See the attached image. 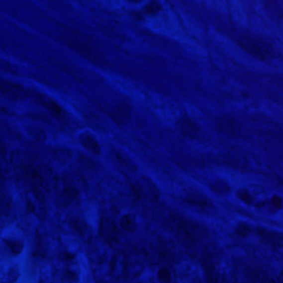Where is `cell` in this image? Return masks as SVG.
Returning <instances> with one entry per match:
<instances>
[{"label":"cell","mask_w":283,"mask_h":283,"mask_svg":"<svg viewBox=\"0 0 283 283\" xmlns=\"http://www.w3.org/2000/svg\"><path fill=\"white\" fill-rule=\"evenodd\" d=\"M158 279L161 281V283H170L171 280V274L170 271L166 268H161V270L159 271Z\"/></svg>","instance_id":"9c48e42d"},{"label":"cell","mask_w":283,"mask_h":283,"mask_svg":"<svg viewBox=\"0 0 283 283\" xmlns=\"http://www.w3.org/2000/svg\"><path fill=\"white\" fill-rule=\"evenodd\" d=\"M178 126L183 135L189 138L194 139L198 135V126L193 119L187 116L181 118L178 122Z\"/></svg>","instance_id":"3957f363"},{"label":"cell","mask_w":283,"mask_h":283,"mask_svg":"<svg viewBox=\"0 0 283 283\" xmlns=\"http://www.w3.org/2000/svg\"><path fill=\"white\" fill-rule=\"evenodd\" d=\"M129 1L133 2H140V1H142V0H129Z\"/></svg>","instance_id":"7c38bea8"},{"label":"cell","mask_w":283,"mask_h":283,"mask_svg":"<svg viewBox=\"0 0 283 283\" xmlns=\"http://www.w3.org/2000/svg\"><path fill=\"white\" fill-rule=\"evenodd\" d=\"M120 224L123 229H125L126 232L133 233L137 229V223L135 220V217L131 213H127L122 216L120 218Z\"/></svg>","instance_id":"8992f818"},{"label":"cell","mask_w":283,"mask_h":283,"mask_svg":"<svg viewBox=\"0 0 283 283\" xmlns=\"http://www.w3.org/2000/svg\"><path fill=\"white\" fill-rule=\"evenodd\" d=\"M79 141H80V143L92 153L95 154V155L100 153V145L92 134H88V133L81 134L79 137Z\"/></svg>","instance_id":"5b68a950"},{"label":"cell","mask_w":283,"mask_h":283,"mask_svg":"<svg viewBox=\"0 0 283 283\" xmlns=\"http://www.w3.org/2000/svg\"><path fill=\"white\" fill-rule=\"evenodd\" d=\"M100 233L105 242L113 243L116 238V228L112 221L107 218H103L100 221Z\"/></svg>","instance_id":"277c9868"},{"label":"cell","mask_w":283,"mask_h":283,"mask_svg":"<svg viewBox=\"0 0 283 283\" xmlns=\"http://www.w3.org/2000/svg\"><path fill=\"white\" fill-rule=\"evenodd\" d=\"M77 196H78V191H76L75 189H66L61 195L60 198L58 199V202L60 203L61 206H68L74 201Z\"/></svg>","instance_id":"52a82bcc"},{"label":"cell","mask_w":283,"mask_h":283,"mask_svg":"<svg viewBox=\"0 0 283 283\" xmlns=\"http://www.w3.org/2000/svg\"><path fill=\"white\" fill-rule=\"evenodd\" d=\"M243 46L249 53L258 57V59H270L273 57V51L270 45L257 39H247L243 41Z\"/></svg>","instance_id":"6da1fadb"},{"label":"cell","mask_w":283,"mask_h":283,"mask_svg":"<svg viewBox=\"0 0 283 283\" xmlns=\"http://www.w3.org/2000/svg\"><path fill=\"white\" fill-rule=\"evenodd\" d=\"M261 283H275L274 280L270 278H263L261 281Z\"/></svg>","instance_id":"8fae6325"},{"label":"cell","mask_w":283,"mask_h":283,"mask_svg":"<svg viewBox=\"0 0 283 283\" xmlns=\"http://www.w3.org/2000/svg\"><path fill=\"white\" fill-rule=\"evenodd\" d=\"M161 10V5L158 1H152L149 4L146 5L145 12L147 14H156Z\"/></svg>","instance_id":"ba28073f"},{"label":"cell","mask_w":283,"mask_h":283,"mask_svg":"<svg viewBox=\"0 0 283 283\" xmlns=\"http://www.w3.org/2000/svg\"><path fill=\"white\" fill-rule=\"evenodd\" d=\"M30 134L37 141H45L46 134L43 129H39V128H34L32 131H30Z\"/></svg>","instance_id":"30bf717a"},{"label":"cell","mask_w":283,"mask_h":283,"mask_svg":"<svg viewBox=\"0 0 283 283\" xmlns=\"http://www.w3.org/2000/svg\"><path fill=\"white\" fill-rule=\"evenodd\" d=\"M181 198L183 202L192 206H209L210 204V201L205 194L193 188L185 189L181 191Z\"/></svg>","instance_id":"7a4b0ae2"}]
</instances>
